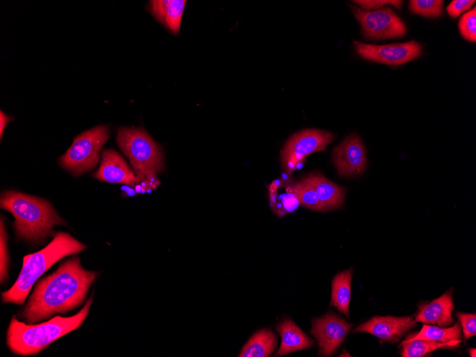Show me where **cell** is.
Masks as SVG:
<instances>
[{
  "label": "cell",
  "mask_w": 476,
  "mask_h": 357,
  "mask_svg": "<svg viewBox=\"0 0 476 357\" xmlns=\"http://www.w3.org/2000/svg\"><path fill=\"white\" fill-rule=\"evenodd\" d=\"M416 326L411 316H374L357 326L353 333H368L382 341L397 342L402 336Z\"/></svg>",
  "instance_id": "cell-12"
},
{
  "label": "cell",
  "mask_w": 476,
  "mask_h": 357,
  "mask_svg": "<svg viewBox=\"0 0 476 357\" xmlns=\"http://www.w3.org/2000/svg\"><path fill=\"white\" fill-rule=\"evenodd\" d=\"M459 30L461 35L467 41H476V9L464 14L459 21Z\"/></svg>",
  "instance_id": "cell-25"
},
{
  "label": "cell",
  "mask_w": 476,
  "mask_h": 357,
  "mask_svg": "<svg viewBox=\"0 0 476 357\" xmlns=\"http://www.w3.org/2000/svg\"><path fill=\"white\" fill-rule=\"evenodd\" d=\"M276 330L281 336V342L275 356L307 349L314 345V341L290 319H285L276 325Z\"/></svg>",
  "instance_id": "cell-15"
},
{
  "label": "cell",
  "mask_w": 476,
  "mask_h": 357,
  "mask_svg": "<svg viewBox=\"0 0 476 357\" xmlns=\"http://www.w3.org/2000/svg\"><path fill=\"white\" fill-rule=\"evenodd\" d=\"M475 2V0H454L447 7L449 16L456 18L462 12L468 10Z\"/></svg>",
  "instance_id": "cell-30"
},
{
  "label": "cell",
  "mask_w": 476,
  "mask_h": 357,
  "mask_svg": "<svg viewBox=\"0 0 476 357\" xmlns=\"http://www.w3.org/2000/svg\"><path fill=\"white\" fill-rule=\"evenodd\" d=\"M269 195L271 209L279 216L293 212L297 208L299 203L291 187L286 190V193L278 195L274 191L269 192Z\"/></svg>",
  "instance_id": "cell-23"
},
{
  "label": "cell",
  "mask_w": 476,
  "mask_h": 357,
  "mask_svg": "<svg viewBox=\"0 0 476 357\" xmlns=\"http://www.w3.org/2000/svg\"><path fill=\"white\" fill-rule=\"evenodd\" d=\"M160 185L157 175L137 176L133 186L136 193L140 194L156 188Z\"/></svg>",
  "instance_id": "cell-28"
},
{
  "label": "cell",
  "mask_w": 476,
  "mask_h": 357,
  "mask_svg": "<svg viewBox=\"0 0 476 357\" xmlns=\"http://www.w3.org/2000/svg\"><path fill=\"white\" fill-rule=\"evenodd\" d=\"M462 328L465 339L476 335V314L457 312L456 314Z\"/></svg>",
  "instance_id": "cell-27"
},
{
  "label": "cell",
  "mask_w": 476,
  "mask_h": 357,
  "mask_svg": "<svg viewBox=\"0 0 476 357\" xmlns=\"http://www.w3.org/2000/svg\"><path fill=\"white\" fill-rule=\"evenodd\" d=\"M469 354L472 357H475L476 356V351L475 348H469Z\"/></svg>",
  "instance_id": "cell-32"
},
{
  "label": "cell",
  "mask_w": 476,
  "mask_h": 357,
  "mask_svg": "<svg viewBox=\"0 0 476 357\" xmlns=\"http://www.w3.org/2000/svg\"><path fill=\"white\" fill-rule=\"evenodd\" d=\"M185 0H153L150 1V11L153 16L170 31L176 34L180 31Z\"/></svg>",
  "instance_id": "cell-17"
},
{
  "label": "cell",
  "mask_w": 476,
  "mask_h": 357,
  "mask_svg": "<svg viewBox=\"0 0 476 357\" xmlns=\"http://www.w3.org/2000/svg\"><path fill=\"white\" fill-rule=\"evenodd\" d=\"M110 135L107 125H98L75 138L59 162L75 175L93 169L99 162V152Z\"/></svg>",
  "instance_id": "cell-6"
},
{
  "label": "cell",
  "mask_w": 476,
  "mask_h": 357,
  "mask_svg": "<svg viewBox=\"0 0 476 357\" xmlns=\"http://www.w3.org/2000/svg\"><path fill=\"white\" fill-rule=\"evenodd\" d=\"M333 138L331 133L317 129H307L294 134L281 152L283 170L290 174L307 155L324 150Z\"/></svg>",
  "instance_id": "cell-7"
},
{
  "label": "cell",
  "mask_w": 476,
  "mask_h": 357,
  "mask_svg": "<svg viewBox=\"0 0 476 357\" xmlns=\"http://www.w3.org/2000/svg\"><path fill=\"white\" fill-rule=\"evenodd\" d=\"M353 2L358 4L363 9L367 10V11H371V10H376L385 5L391 4L393 5L395 8L400 9L402 7L403 1L397 0H363V1H353Z\"/></svg>",
  "instance_id": "cell-29"
},
{
  "label": "cell",
  "mask_w": 476,
  "mask_h": 357,
  "mask_svg": "<svg viewBox=\"0 0 476 357\" xmlns=\"http://www.w3.org/2000/svg\"><path fill=\"white\" fill-rule=\"evenodd\" d=\"M93 177L101 181L125 184L132 187L136 180V175L123 157L110 149L103 151L100 167Z\"/></svg>",
  "instance_id": "cell-13"
},
{
  "label": "cell",
  "mask_w": 476,
  "mask_h": 357,
  "mask_svg": "<svg viewBox=\"0 0 476 357\" xmlns=\"http://www.w3.org/2000/svg\"><path fill=\"white\" fill-rule=\"evenodd\" d=\"M116 141L130 160L135 175H157L162 170V150L144 129L121 128Z\"/></svg>",
  "instance_id": "cell-5"
},
{
  "label": "cell",
  "mask_w": 476,
  "mask_h": 357,
  "mask_svg": "<svg viewBox=\"0 0 476 357\" xmlns=\"http://www.w3.org/2000/svg\"><path fill=\"white\" fill-rule=\"evenodd\" d=\"M462 338L460 326L455 324L452 327H441L424 324L420 331L415 335L408 338L404 342L423 339L445 343Z\"/></svg>",
  "instance_id": "cell-20"
},
{
  "label": "cell",
  "mask_w": 476,
  "mask_h": 357,
  "mask_svg": "<svg viewBox=\"0 0 476 357\" xmlns=\"http://www.w3.org/2000/svg\"><path fill=\"white\" fill-rule=\"evenodd\" d=\"M443 2L442 0H410L409 9L418 15L436 18L443 14Z\"/></svg>",
  "instance_id": "cell-24"
},
{
  "label": "cell",
  "mask_w": 476,
  "mask_h": 357,
  "mask_svg": "<svg viewBox=\"0 0 476 357\" xmlns=\"http://www.w3.org/2000/svg\"><path fill=\"white\" fill-rule=\"evenodd\" d=\"M307 177L316 190L323 211L336 209L343 205L345 188L328 180L320 172H313Z\"/></svg>",
  "instance_id": "cell-16"
},
{
  "label": "cell",
  "mask_w": 476,
  "mask_h": 357,
  "mask_svg": "<svg viewBox=\"0 0 476 357\" xmlns=\"http://www.w3.org/2000/svg\"><path fill=\"white\" fill-rule=\"evenodd\" d=\"M97 275L96 271L84 269L79 257H71L37 283L22 317L29 324H35L55 314L76 308L85 301Z\"/></svg>",
  "instance_id": "cell-1"
},
{
  "label": "cell",
  "mask_w": 476,
  "mask_h": 357,
  "mask_svg": "<svg viewBox=\"0 0 476 357\" xmlns=\"http://www.w3.org/2000/svg\"><path fill=\"white\" fill-rule=\"evenodd\" d=\"M353 43L358 53L365 59L392 66L409 62L423 51L421 45L414 41L380 46L356 41Z\"/></svg>",
  "instance_id": "cell-9"
},
{
  "label": "cell",
  "mask_w": 476,
  "mask_h": 357,
  "mask_svg": "<svg viewBox=\"0 0 476 357\" xmlns=\"http://www.w3.org/2000/svg\"><path fill=\"white\" fill-rule=\"evenodd\" d=\"M10 118L4 114L3 111L0 112V135L1 138H2V135L6 124L9 122Z\"/></svg>",
  "instance_id": "cell-31"
},
{
  "label": "cell",
  "mask_w": 476,
  "mask_h": 357,
  "mask_svg": "<svg viewBox=\"0 0 476 357\" xmlns=\"http://www.w3.org/2000/svg\"><path fill=\"white\" fill-rule=\"evenodd\" d=\"M333 162L341 176L355 177L363 173L367 160L360 138L356 134L346 138L334 148Z\"/></svg>",
  "instance_id": "cell-11"
},
{
  "label": "cell",
  "mask_w": 476,
  "mask_h": 357,
  "mask_svg": "<svg viewBox=\"0 0 476 357\" xmlns=\"http://www.w3.org/2000/svg\"><path fill=\"white\" fill-rule=\"evenodd\" d=\"M0 247H1L0 277H1V282L2 283L4 281H5L7 276V270H8L7 267L9 261V256L7 252V234L5 229L4 219L2 217H1Z\"/></svg>",
  "instance_id": "cell-26"
},
{
  "label": "cell",
  "mask_w": 476,
  "mask_h": 357,
  "mask_svg": "<svg viewBox=\"0 0 476 357\" xmlns=\"http://www.w3.org/2000/svg\"><path fill=\"white\" fill-rule=\"evenodd\" d=\"M93 296L70 317L54 316L39 324H26L13 317L6 333L9 349L19 356L36 355L54 341L81 326L88 315Z\"/></svg>",
  "instance_id": "cell-2"
},
{
  "label": "cell",
  "mask_w": 476,
  "mask_h": 357,
  "mask_svg": "<svg viewBox=\"0 0 476 357\" xmlns=\"http://www.w3.org/2000/svg\"><path fill=\"white\" fill-rule=\"evenodd\" d=\"M86 248L70 234L58 232L43 249L24 257L23 266L15 283L1 294L3 302L23 305L33 285L44 272L58 260Z\"/></svg>",
  "instance_id": "cell-4"
},
{
  "label": "cell",
  "mask_w": 476,
  "mask_h": 357,
  "mask_svg": "<svg viewBox=\"0 0 476 357\" xmlns=\"http://www.w3.org/2000/svg\"><path fill=\"white\" fill-rule=\"evenodd\" d=\"M461 341V339L445 343L423 339L403 341L400 345L402 347L400 354L403 357H421L438 348L455 347Z\"/></svg>",
  "instance_id": "cell-21"
},
{
  "label": "cell",
  "mask_w": 476,
  "mask_h": 357,
  "mask_svg": "<svg viewBox=\"0 0 476 357\" xmlns=\"http://www.w3.org/2000/svg\"><path fill=\"white\" fill-rule=\"evenodd\" d=\"M276 337L269 329L254 333L242 348L239 357H267L274 350Z\"/></svg>",
  "instance_id": "cell-19"
},
{
  "label": "cell",
  "mask_w": 476,
  "mask_h": 357,
  "mask_svg": "<svg viewBox=\"0 0 476 357\" xmlns=\"http://www.w3.org/2000/svg\"><path fill=\"white\" fill-rule=\"evenodd\" d=\"M291 190L301 205L313 210L323 211L316 190L308 177L294 183Z\"/></svg>",
  "instance_id": "cell-22"
},
{
  "label": "cell",
  "mask_w": 476,
  "mask_h": 357,
  "mask_svg": "<svg viewBox=\"0 0 476 357\" xmlns=\"http://www.w3.org/2000/svg\"><path fill=\"white\" fill-rule=\"evenodd\" d=\"M453 309L452 292L448 291L431 302L419 304L415 321L441 327L448 326L454 323L452 318Z\"/></svg>",
  "instance_id": "cell-14"
},
{
  "label": "cell",
  "mask_w": 476,
  "mask_h": 357,
  "mask_svg": "<svg viewBox=\"0 0 476 357\" xmlns=\"http://www.w3.org/2000/svg\"><path fill=\"white\" fill-rule=\"evenodd\" d=\"M352 324L329 312L312 321L311 334L317 339L319 355L331 356L346 338Z\"/></svg>",
  "instance_id": "cell-10"
},
{
  "label": "cell",
  "mask_w": 476,
  "mask_h": 357,
  "mask_svg": "<svg viewBox=\"0 0 476 357\" xmlns=\"http://www.w3.org/2000/svg\"><path fill=\"white\" fill-rule=\"evenodd\" d=\"M353 269L340 272L332 281L331 306L349 318L348 307L351 300Z\"/></svg>",
  "instance_id": "cell-18"
},
{
  "label": "cell",
  "mask_w": 476,
  "mask_h": 357,
  "mask_svg": "<svg viewBox=\"0 0 476 357\" xmlns=\"http://www.w3.org/2000/svg\"><path fill=\"white\" fill-rule=\"evenodd\" d=\"M354 15L366 38H396L406 33L404 23L390 7L371 11L354 8Z\"/></svg>",
  "instance_id": "cell-8"
},
{
  "label": "cell",
  "mask_w": 476,
  "mask_h": 357,
  "mask_svg": "<svg viewBox=\"0 0 476 357\" xmlns=\"http://www.w3.org/2000/svg\"><path fill=\"white\" fill-rule=\"evenodd\" d=\"M1 208L14 217V226L17 237L40 242L53 233L56 225L66 222L45 200L19 192L6 191L1 195Z\"/></svg>",
  "instance_id": "cell-3"
}]
</instances>
